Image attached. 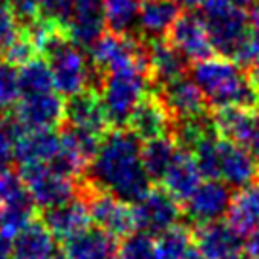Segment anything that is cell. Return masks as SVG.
I'll return each mask as SVG.
<instances>
[{
	"label": "cell",
	"mask_w": 259,
	"mask_h": 259,
	"mask_svg": "<svg viewBox=\"0 0 259 259\" xmlns=\"http://www.w3.org/2000/svg\"><path fill=\"white\" fill-rule=\"evenodd\" d=\"M229 59H233L240 66H252L259 59V30H255L253 27L248 30Z\"/></svg>",
	"instance_id": "f35d334b"
},
{
	"label": "cell",
	"mask_w": 259,
	"mask_h": 259,
	"mask_svg": "<svg viewBox=\"0 0 259 259\" xmlns=\"http://www.w3.org/2000/svg\"><path fill=\"white\" fill-rule=\"evenodd\" d=\"M61 150V135L55 131H19L15 161L23 166L51 165Z\"/></svg>",
	"instance_id": "ffe728a7"
},
{
	"label": "cell",
	"mask_w": 259,
	"mask_h": 259,
	"mask_svg": "<svg viewBox=\"0 0 259 259\" xmlns=\"http://www.w3.org/2000/svg\"><path fill=\"white\" fill-rule=\"evenodd\" d=\"M150 83L151 78L146 61L102 76L97 91L101 95L110 127L125 129L129 125L131 115L148 97Z\"/></svg>",
	"instance_id": "3957f363"
},
{
	"label": "cell",
	"mask_w": 259,
	"mask_h": 259,
	"mask_svg": "<svg viewBox=\"0 0 259 259\" xmlns=\"http://www.w3.org/2000/svg\"><path fill=\"white\" fill-rule=\"evenodd\" d=\"M157 257L159 259H182L184 253L191 248V233L187 227L176 225L157 238Z\"/></svg>",
	"instance_id": "d6a6232c"
},
{
	"label": "cell",
	"mask_w": 259,
	"mask_h": 259,
	"mask_svg": "<svg viewBox=\"0 0 259 259\" xmlns=\"http://www.w3.org/2000/svg\"><path fill=\"white\" fill-rule=\"evenodd\" d=\"M242 238L227 222L201 225L193 233L195 248L206 259H242Z\"/></svg>",
	"instance_id": "e0dca14e"
},
{
	"label": "cell",
	"mask_w": 259,
	"mask_h": 259,
	"mask_svg": "<svg viewBox=\"0 0 259 259\" xmlns=\"http://www.w3.org/2000/svg\"><path fill=\"white\" fill-rule=\"evenodd\" d=\"M65 125L93 133L97 137L106 135L110 123L97 89H87L83 93L66 99Z\"/></svg>",
	"instance_id": "ac0fdd59"
},
{
	"label": "cell",
	"mask_w": 259,
	"mask_h": 259,
	"mask_svg": "<svg viewBox=\"0 0 259 259\" xmlns=\"http://www.w3.org/2000/svg\"><path fill=\"white\" fill-rule=\"evenodd\" d=\"M182 259H206V257H204V255H202V253L199 252L195 246H191V248L184 253V257H182Z\"/></svg>",
	"instance_id": "7dc6e473"
},
{
	"label": "cell",
	"mask_w": 259,
	"mask_h": 259,
	"mask_svg": "<svg viewBox=\"0 0 259 259\" xmlns=\"http://www.w3.org/2000/svg\"><path fill=\"white\" fill-rule=\"evenodd\" d=\"M117 253H119L117 238L95 225L63 242L65 259H110Z\"/></svg>",
	"instance_id": "cb8c5ba5"
},
{
	"label": "cell",
	"mask_w": 259,
	"mask_h": 259,
	"mask_svg": "<svg viewBox=\"0 0 259 259\" xmlns=\"http://www.w3.org/2000/svg\"><path fill=\"white\" fill-rule=\"evenodd\" d=\"M144 51L150 78L159 87L186 76L187 61L176 51V48L170 42L166 40L144 42Z\"/></svg>",
	"instance_id": "603a6c76"
},
{
	"label": "cell",
	"mask_w": 259,
	"mask_h": 259,
	"mask_svg": "<svg viewBox=\"0 0 259 259\" xmlns=\"http://www.w3.org/2000/svg\"><path fill=\"white\" fill-rule=\"evenodd\" d=\"M133 216L137 231L157 238L180 225L184 206L165 187H151L140 201L133 204Z\"/></svg>",
	"instance_id": "9c48e42d"
},
{
	"label": "cell",
	"mask_w": 259,
	"mask_h": 259,
	"mask_svg": "<svg viewBox=\"0 0 259 259\" xmlns=\"http://www.w3.org/2000/svg\"><path fill=\"white\" fill-rule=\"evenodd\" d=\"M257 106H259V99H257Z\"/></svg>",
	"instance_id": "816d5d0a"
},
{
	"label": "cell",
	"mask_w": 259,
	"mask_h": 259,
	"mask_svg": "<svg viewBox=\"0 0 259 259\" xmlns=\"http://www.w3.org/2000/svg\"><path fill=\"white\" fill-rule=\"evenodd\" d=\"M180 146L176 144L172 135L161 138H153L142 144V163L151 182H161L165 178L168 166L172 165Z\"/></svg>",
	"instance_id": "83f0119b"
},
{
	"label": "cell",
	"mask_w": 259,
	"mask_h": 259,
	"mask_svg": "<svg viewBox=\"0 0 259 259\" xmlns=\"http://www.w3.org/2000/svg\"><path fill=\"white\" fill-rule=\"evenodd\" d=\"M233 195V189L222 180H202L182 204L184 216L193 227L222 222L227 218Z\"/></svg>",
	"instance_id": "30bf717a"
},
{
	"label": "cell",
	"mask_w": 259,
	"mask_h": 259,
	"mask_svg": "<svg viewBox=\"0 0 259 259\" xmlns=\"http://www.w3.org/2000/svg\"><path fill=\"white\" fill-rule=\"evenodd\" d=\"M57 240L42 220H32L14 238V259H57Z\"/></svg>",
	"instance_id": "484cf974"
},
{
	"label": "cell",
	"mask_w": 259,
	"mask_h": 259,
	"mask_svg": "<svg viewBox=\"0 0 259 259\" xmlns=\"http://www.w3.org/2000/svg\"><path fill=\"white\" fill-rule=\"evenodd\" d=\"M21 34V25L8 0H0V59L8 53V50L15 44Z\"/></svg>",
	"instance_id": "74e56055"
},
{
	"label": "cell",
	"mask_w": 259,
	"mask_h": 259,
	"mask_svg": "<svg viewBox=\"0 0 259 259\" xmlns=\"http://www.w3.org/2000/svg\"><path fill=\"white\" fill-rule=\"evenodd\" d=\"M214 121L223 138L246 148L259 165V112L252 108L220 110Z\"/></svg>",
	"instance_id": "2e32d148"
},
{
	"label": "cell",
	"mask_w": 259,
	"mask_h": 259,
	"mask_svg": "<svg viewBox=\"0 0 259 259\" xmlns=\"http://www.w3.org/2000/svg\"><path fill=\"white\" fill-rule=\"evenodd\" d=\"M81 195L85 197L89 206V216L95 227L112 235L114 238H125L135 233V216L133 204L117 199L114 195L104 193L101 189H95L87 180L81 182Z\"/></svg>",
	"instance_id": "ba28073f"
},
{
	"label": "cell",
	"mask_w": 259,
	"mask_h": 259,
	"mask_svg": "<svg viewBox=\"0 0 259 259\" xmlns=\"http://www.w3.org/2000/svg\"><path fill=\"white\" fill-rule=\"evenodd\" d=\"M157 97L161 102L166 106V110L172 114L174 119H184V117H191V115L206 114V101L202 97L201 89L197 87L193 78H182L174 79L170 83L159 87Z\"/></svg>",
	"instance_id": "44dd1931"
},
{
	"label": "cell",
	"mask_w": 259,
	"mask_h": 259,
	"mask_svg": "<svg viewBox=\"0 0 259 259\" xmlns=\"http://www.w3.org/2000/svg\"><path fill=\"white\" fill-rule=\"evenodd\" d=\"M170 44L186 61L193 63H201L214 53V44L202 17L191 12L180 15L174 23L170 30Z\"/></svg>",
	"instance_id": "5bb4252c"
},
{
	"label": "cell",
	"mask_w": 259,
	"mask_h": 259,
	"mask_svg": "<svg viewBox=\"0 0 259 259\" xmlns=\"http://www.w3.org/2000/svg\"><path fill=\"white\" fill-rule=\"evenodd\" d=\"M19 172L34 206L42 210L53 208L57 204L70 201L78 197L81 189V182L61 174L50 165L23 166L19 168Z\"/></svg>",
	"instance_id": "8992f818"
},
{
	"label": "cell",
	"mask_w": 259,
	"mask_h": 259,
	"mask_svg": "<svg viewBox=\"0 0 259 259\" xmlns=\"http://www.w3.org/2000/svg\"><path fill=\"white\" fill-rule=\"evenodd\" d=\"M227 223L240 237H248L259 229V184L235 191L227 212Z\"/></svg>",
	"instance_id": "4316f807"
},
{
	"label": "cell",
	"mask_w": 259,
	"mask_h": 259,
	"mask_svg": "<svg viewBox=\"0 0 259 259\" xmlns=\"http://www.w3.org/2000/svg\"><path fill=\"white\" fill-rule=\"evenodd\" d=\"M180 17V8L170 0H142L135 30L142 42L163 40Z\"/></svg>",
	"instance_id": "7402d4cb"
},
{
	"label": "cell",
	"mask_w": 259,
	"mask_h": 259,
	"mask_svg": "<svg viewBox=\"0 0 259 259\" xmlns=\"http://www.w3.org/2000/svg\"><path fill=\"white\" fill-rule=\"evenodd\" d=\"M250 78H252V83L255 85V89H259V59L252 65V74H250Z\"/></svg>",
	"instance_id": "c3c4849f"
},
{
	"label": "cell",
	"mask_w": 259,
	"mask_h": 259,
	"mask_svg": "<svg viewBox=\"0 0 259 259\" xmlns=\"http://www.w3.org/2000/svg\"><path fill=\"white\" fill-rule=\"evenodd\" d=\"M102 0H72V14L66 23V36L81 50H89L106 32Z\"/></svg>",
	"instance_id": "4fadbf2b"
},
{
	"label": "cell",
	"mask_w": 259,
	"mask_h": 259,
	"mask_svg": "<svg viewBox=\"0 0 259 259\" xmlns=\"http://www.w3.org/2000/svg\"><path fill=\"white\" fill-rule=\"evenodd\" d=\"M21 27H29L42 17L40 0H8Z\"/></svg>",
	"instance_id": "60d3db41"
},
{
	"label": "cell",
	"mask_w": 259,
	"mask_h": 259,
	"mask_svg": "<svg viewBox=\"0 0 259 259\" xmlns=\"http://www.w3.org/2000/svg\"><path fill=\"white\" fill-rule=\"evenodd\" d=\"M87 57L101 83V78L104 74L137 65V63H144V42L137 40L135 34H117L110 30V32H104L87 50Z\"/></svg>",
	"instance_id": "52a82bcc"
},
{
	"label": "cell",
	"mask_w": 259,
	"mask_h": 259,
	"mask_svg": "<svg viewBox=\"0 0 259 259\" xmlns=\"http://www.w3.org/2000/svg\"><path fill=\"white\" fill-rule=\"evenodd\" d=\"M44 57L50 63L53 85L59 95L70 99L87 89L99 87V76L89 63V57H85L83 50L70 42L66 34L59 38Z\"/></svg>",
	"instance_id": "277c9868"
},
{
	"label": "cell",
	"mask_w": 259,
	"mask_h": 259,
	"mask_svg": "<svg viewBox=\"0 0 259 259\" xmlns=\"http://www.w3.org/2000/svg\"><path fill=\"white\" fill-rule=\"evenodd\" d=\"M32 202L27 186L21 178V172H15L12 168L0 170V206H15Z\"/></svg>",
	"instance_id": "e575fe53"
},
{
	"label": "cell",
	"mask_w": 259,
	"mask_h": 259,
	"mask_svg": "<svg viewBox=\"0 0 259 259\" xmlns=\"http://www.w3.org/2000/svg\"><path fill=\"white\" fill-rule=\"evenodd\" d=\"M191 78L201 89L206 104L220 110L252 108L257 104V89L244 68L229 57H208L195 63Z\"/></svg>",
	"instance_id": "7a4b0ae2"
},
{
	"label": "cell",
	"mask_w": 259,
	"mask_h": 259,
	"mask_svg": "<svg viewBox=\"0 0 259 259\" xmlns=\"http://www.w3.org/2000/svg\"><path fill=\"white\" fill-rule=\"evenodd\" d=\"M34 220V202L0 208V231L14 240Z\"/></svg>",
	"instance_id": "836d02e7"
},
{
	"label": "cell",
	"mask_w": 259,
	"mask_h": 259,
	"mask_svg": "<svg viewBox=\"0 0 259 259\" xmlns=\"http://www.w3.org/2000/svg\"><path fill=\"white\" fill-rule=\"evenodd\" d=\"M89 184L135 204L151 189V178L142 163V140L129 129L106 133L89 166Z\"/></svg>",
	"instance_id": "6da1fadb"
},
{
	"label": "cell",
	"mask_w": 259,
	"mask_h": 259,
	"mask_svg": "<svg viewBox=\"0 0 259 259\" xmlns=\"http://www.w3.org/2000/svg\"><path fill=\"white\" fill-rule=\"evenodd\" d=\"M202 180H204V176H202L201 168L195 161L193 153L180 148L172 165L168 166L165 178L161 182L168 193L174 195L180 202H184L197 187L201 186Z\"/></svg>",
	"instance_id": "d4e9b609"
},
{
	"label": "cell",
	"mask_w": 259,
	"mask_h": 259,
	"mask_svg": "<svg viewBox=\"0 0 259 259\" xmlns=\"http://www.w3.org/2000/svg\"><path fill=\"white\" fill-rule=\"evenodd\" d=\"M242 259H259V229L246 237Z\"/></svg>",
	"instance_id": "b9f144b4"
},
{
	"label": "cell",
	"mask_w": 259,
	"mask_h": 259,
	"mask_svg": "<svg viewBox=\"0 0 259 259\" xmlns=\"http://www.w3.org/2000/svg\"><path fill=\"white\" fill-rule=\"evenodd\" d=\"M170 2L178 8H186V10H195V8H201L204 4V0H170Z\"/></svg>",
	"instance_id": "ee69618b"
},
{
	"label": "cell",
	"mask_w": 259,
	"mask_h": 259,
	"mask_svg": "<svg viewBox=\"0 0 259 259\" xmlns=\"http://www.w3.org/2000/svg\"><path fill=\"white\" fill-rule=\"evenodd\" d=\"M65 97L50 91L21 97L12 117L19 131H55L65 125Z\"/></svg>",
	"instance_id": "8fae6325"
},
{
	"label": "cell",
	"mask_w": 259,
	"mask_h": 259,
	"mask_svg": "<svg viewBox=\"0 0 259 259\" xmlns=\"http://www.w3.org/2000/svg\"><path fill=\"white\" fill-rule=\"evenodd\" d=\"M21 101L19 68L6 59H0V112H8Z\"/></svg>",
	"instance_id": "1f68e13d"
},
{
	"label": "cell",
	"mask_w": 259,
	"mask_h": 259,
	"mask_svg": "<svg viewBox=\"0 0 259 259\" xmlns=\"http://www.w3.org/2000/svg\"><path fill=\"white\" fill-rule=\"evenodd\" d=\"M102 6L110 30L117 34H131V30L137 27L142 0H102Z\"/></svg>",
	"instance_id": "4dcf8cb0"
},
{
	"label": "cell",
	"mask_w": 259,
	"mask_h": 259,
	"mask_svg": "<svg viewBox=\"0 0 259 259\" xmlns=\"http://www.w3.org/2000/svg\"><path fill=\"white\" fill-rule=\"evenodd\" d=\"M19 129L15 125L14 117L6 112H0V170L10 168L15 161V142H17Z\"/></svg>",
	"instance_id": "8d00e7d4"
},
{
	"label": "cell",
	"mask_w": 259,
	"mask_h": 259,
	"mask_svg": "<svg viewBox=\"0 0 259 259\" xmlns=\"http://www.w3.org/2000/svg\"><path fill=\"white\" fill-rule=\"evenodd\" d=\"M121 259H157V240L142 231H135L119 242Z\"/></svg>",
	"instance_id": "d590c367"
},
{
	"label": "cell",
	"mask_w": 259,
	"mask_h": 259,
	"mask_svg": "<svg viewBox=\"0 0 259 259\" xmlns=\"http://www.w3.org/2000/svg\"><path fill=\"white\" fill-rule=\"evenodd\" d=\"M42 222L55 237V240H61V242H66L68 238L76 237L81 231L89 229L93 225L89 216V206H87L85 197L81 195V189L78 197L63 204H57L53 208L44 210Z\"/></svg>",
	"instance_id": "9a60e30c"
},
{
	"label": "cell",
	"mask_w": 259,
	"mask_h": 259,
	"mask_svg": "<svg viewBox=\"0 0 259 259\" xmlns=\"http://www.w3.org/2000/svg\"><path fill=\"white\" fill-rule=\"evenodd\" d=\"M201 17L208 29L214 50L225 57L233 55L240 40L252 29L248 14L229 0H204L201 6Z\"/></svg>",
	"instance_id": "5b68a950"
},
{
	"label": "cell",
	"mask_w": 259,
	"mask_h": 259,
	"mask_svg": "<svg viewBox=\"0 0 259 259\" xmlns=\"http://www.w3.org/2000/svg\"><path fill=\"white\" fill-rule=\"evenodd\" d=\"M0 259H14V240L0 231Z\"/></svg>",
	"instance_id": "7bdbcfd3"
},
{
	"label": "cell",
	"mask_w": 259,
	"mask_h": 259,
	"mask_svg": "<svg viewBox=\"0 0 259 259\" xmlns=\"http://www.w3.org/2000/svg\"><path fill=\"white\" fill-rule=\"evenodd\" d=\"M214 135H218L216 121L210 119L206 114L174 119L172 138L182 150L193 151L201 142H204L206 138L214 137Z\"/></svg>",
	"instance_id": "f1b7e54d"
},
{
	"label": "cell",
	"mask_w": 259,
	"mask_h": 259,
	"mask_svg": "<svg viewBox=\"0 0 259 259\" xmlns=\"http://www.w3.org/2000/svg\"><path fill=\"white\" fill-rule=\"evenodd\" d=\"M19 83H21V97L53 91L55 85H53L50 63L44 57H36L27 65L19 66Z\"/></svg>",
	"instance_id": "f546056e"
},
{
	"label": "cell",
	"mask_w": 259,
	"mask_h": 259,
	"mask_svg": "<svg viewBox=\"0 0 259 259\" xmlns=\"http://www.w3.org/2000/svg\"><path fill=\"white\" fill-rule=\"evenodd\" d=\"M42 17L66 29V23L72 14V0H40Z\"/></svg>",
	"instance_id": "ab89813d"
},
{
	"label": "cell",
	"mask_w": 259,
	"mask_h": 259,
	"mask_svg": "<svg viewBox=\"0 0 259 259\" xmlns=\"http://www.w3.org/2000/svg\"><path fill=\"white\" fill-rule=\"evenodd\" d=\"M250 23L255 30H259V2L252 8V15H250Z\"/></svg>",
	"instance_id": "bcb514c9"
},
{
	"label": "cell",
	"mask_w": 259,
	"mask_h": 259,
	"mask_svg": "<svg viewBox=\"0 0 259 259\" xmlns=\"http://www.w3.org/2000/svg\"><path fill=\"white\" fill-rule=\"evenodd\" d=\"M259 165L252 153L233 140L220 137L218 140V180L231 189H244L257 184Z\"/></svg>",
	"instance_id": "7c38bea8"
},
{
	"label": "cell",
	"mask_w": 259,
	"mask_h": 259,
	"mask_svg": "<svg viewBox=\"0 0 259 259\" xmlns=\"http://www.w3.org/2000/svg\"><path fill=\"white\" fill-rule=\"evenodd\" d=\"M229 2H233L237 8H240V10H244V12H246V10H252L259 0H229Z\"/></svg>",
	"instance_id": "f6af8a7d"
},
{
	"label": "cell",
	"mask_w": 259,
	"mask_h": 259,
	"mask_svg": "<svg viewBox=\"0 0 259 259\" xmlns=\"http://www.w3.org/2000/svg\"><path fill=\"white\" fill-rule=\"evenodd\" d=\"M110 259H121V257H119V253H117V255H114V257H110Z\"/></svg>",
	"instance_id": "681fc988"
},
{
	"label": "cell",
	"mask_w": 259,
	"mask_h": 259,
	"mask_svg": "<svg viewBox=\"0 0 259 259\" xmlns=\"http://www.w3.org/2000/svg\"><path fill=\"white\" fill-rule=\"evenodd\" d=\"M57 259H65V255H59V257Z\"/></svg>",
	"instance_id": "f907efd6"
},
{
	"label": "cell",
	"mask_w": 259,
	"mask_h": 259,
	"mask_svg": "<svg viewBox=\"0 0 259 259\" xmlns=\"http://www.w3.org/2000/svg\"><path fill=\"white\" fill-rule=\"evenodd\" d=\"M172 114L166 110L157 95H148L144 101L138 104L135 114L129 119V131L135 133L142 142L153 140V138L168 137L174 127Z\"/></svg>",
	"instance_id": "d6986e66"
}]
</instances>
